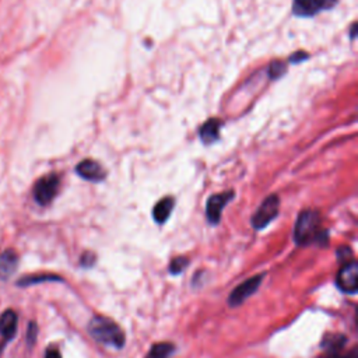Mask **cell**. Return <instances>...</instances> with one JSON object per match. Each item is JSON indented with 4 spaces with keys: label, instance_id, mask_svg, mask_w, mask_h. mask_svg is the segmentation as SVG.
Wrapping results in <instances>:
<instances>
[{
    "label": "cell",
    "instance_id": "4",
    "mask_svg": "<svg viewBox=\"0 0 358 358\" xmlns=\"http://www.w3.org/2000/svg\"><path fill=\"white\" fill-rule=\"evenodd\" d=\"M280 210V199L277 194L267 196L260 207L256 210V213L252 217V225L255 229H263L266 228L278 214Z\"/></svg>",
    "mask_w": 358,
    "mask_h": 358
},
{
    "label": "cell",
    "instance_id": "5",
    "mask_svg": "<svg viewBox=\"0 0 358 358\" xmlns=\"http://www.w3.org/2000/svg\"><path fill=\"white\" fill-rule=\"evenodd\" d=\"M337 0H294L292 14L296 17H313L324 10H330Z\"/></svg>",
    "mask_w": 358,
    "mask_h": 358
},
{
    "label": "cell",
    "instance_id": "16",
    "mask_svg": "<svg viewBox=\"0 0 358 358\" xmlns=\"http://www.w3.org/2000/svg\"><path fill=\"white\" fill-rule=\"evenodd\" d=\"M187 259H185V257H175L172 262H171V264H169V271L172 273V274H179V273H182L185 268H186V266H187Z\"/></svg>",
    "mask_w": 358,
    "mask_h": 358
},
{
    "label": "cell",
    "instance_id": "6",
    "mask_svg": "<svg viewBox=\"0 0 358 358\" xmlns=\"http://www.w3.org/2000/svg\"><path fill=\"white\" fill-rule=\"evenodd\" d=\"M234 196H235V193L232 190L221 192V193L210 196V199L207 200V204H206V215H207V220L210 224L215 225L220 222L222 208L234 199Z\"/></svg>",
    "mask_w": 358,
    "mask_h": 358
},
{
    "label": "cell",
    "instance_id": "12",
    "mask_svg": "<svg viewBox=\"0 0 358 358\" xmlns=\"http://www.w3.org/2000/svg\"><path fill=\"white\" fill-rule=\"evenodd\" d=\"M173 206H175L173 197L166 196V197L161 199V200L154 206V208H152L154 221L158 222V224H164V222L169 218V215H171V213H172V210H173Z\"/></svg>",
    "mask_w": 358,
    "mask_h": 358
},
{
    "label": "cell",
    "instance_id": "8",
    "mask_svg": "<svg viewBox=\"0 0 358 358\" xmlns=\"http://www.w3.org/2000/svg\"><path fill=\"white\" fill-rule=\"evenodd\" d=\"M262 278H263V274H259V275H255L252 278H248L246 281H243L242 284H239L229 295L228 298V302L231 306H238L241 305L245 299H248L249 296H252L257 288L260 287L262 284Z\"/></svg>",
    "mask_w": 358,
    "mask_h": 358
},
{
    "label": "cell",
    "instance_id": "17",
    "mask_svg": "<svg viewBox=\"0 0 358 358\" xmlns=\"http://www.w3.org/2000/svg\"><path fill=\"white\" fill-rule=\"evenodd\" d=\"M309 57V55L306 53V52H303V50H298V52H295V53H292L291 56H289V63H301L302 60H305V59H308Z\"/></svg>",
    "mask_w": 358,
    "mask_h": 358
},
{
    "label": "cell",
    "instance_id": "14",
    "mask_svg": "<svg viewBox=\"0 0 358 358\" xmlns=\"http://www.w3.org/2000/svg\"><path fill=\"white\" fill-rule=\"evenodd\" d=\"M173 352V345L169 343H158L152 345L150 352L144 358H169Z\"/></svg>",
    "mask_w": 358,
    "mask_h": 358
},
{
    "label": "cell",
    "instance_id": "10",
    "mask_svg": "<svg viewBox=\"0 0 358 358\" xmlns=\"http://www.w3.org/2000/svg\"><path fill=\"white\" fill-rule=\"evenodd\" d=\"M220 129H221V120L211 117L206 120L200 129H199V137L204 144H213L220 137Z\"/></svg>",
    "mask_w": 358,
    "mask_h": 358
},
{
    "label": "cell",
    "instance_id": "3",
    "mask_svg": "<svg viewBox=\"0 0 358 358\" xmlns=\"http://www.w3.org/2000/svg\"><path fill=\"white\" fill-rule=\"evenodd\" d=\"M60 189V176L49 173L36 180L34 186V199L41 206H48L56 197Z\"/></svg>",
    "mask_w": 358,
    "mask_h": 358
},
{
    "label": "cell",
    "instance_id": "19",
    "mask_svg": "<svg viewBox=\"0 0 358 358\" xmlns=\"http://www.w3.org/2000/svg\"><path fill=\"white\" fill-rule=\"evenodd\" d=\"M45 358H62V357H60V354H59L57 350H49V351L46 352Z\"/></svg>",
    "mask_w": 358,
    "mask_h": 358
},
{
    "label": "cell",
    "instance_id": "11",
    "mask_svg": "<svg viewBox=\"0 0 358 358\" xmlns=\"http://www.w3.org/2000/svg\"><path fill=\"white\" fill-rule=\"evenodd\" d=\"M17 313L13 309H7L0 315V334L4 338H11L17 330Z\"/></svg>",
    "mask_w": 358,
    "mask_h": 358
},
{
    "label": "cell",
    "instance_id": "7",
    "mask_svg": "<svg viewBox=\"0 0 358 358\" xmlns=\"http://www.w3.org/2000/svg\"><path fill=\"white\" fill-rule=\"evenodd\" d=\"M337 287L347 294H355L358 289V264L357 262H348L337 274Z\"/></svg>",
    "mask_w": 358,
    "mask_h": 358
},
{
    "label": "cell",
    "instance_id": "13",
    "mask_svg": "<svg viewBox=\"0 0 358 358\" xmlns=\"http://www.w3.org/2000/svg\"><path fill=\"white\" fill-rule=\"evenodd\" d=\"M18 259L17 255L14 253V250H6L0 255V278H7L10 277L15 267H17Z\"/></svg>",
    "mask_w": 358,
    "mask_h": 358
},
{
    "label": "cell",
    "instance_id": "15",
    "mask_svg": "<svg viewBox=\"0 0 358 358\" xmlns=\"http://www.w3.org/2000/svg\"><path fill=\"white\" fill-rule=\"evenodd\" d=\"M285 70H287L285 63H282L280 60H274L268 66V77L271 80H277V78H280L285 73Z\"/></svg>",
    "mask_w": 358,
    "mask_h": 358
},
{
    "label": "cell",
    "instance_id": "1",
    "mask_svg": "<svg viewBox=\"0 0 358 358\" xmlns=\"http://www.w3.org/2000/svg\"><path fill=\"white\" fill-rule=\"evenodd\" d=\"M88 331L96 341L102 344L112 345L116 348H120L124 344V334L122 329L108 317H103V316L92 317L88 324Z\"/></svg>",
    "mask_w": 358,
    "mask_h": 358
},
{
    "label": "cell",
    "instance_id": "9",
    "mask_svg": "<svg viewBox=\"0 0 358 358\" xmlns=\"http://www.w3.org/2000/svg\"><path fill=\"white\" fill-rule=\"evenodd\" d=\"M76 172L78 176L90 182H101L106 178L105 168L95 159H83L76 166Z\"/></svg>",
    "mask_w": 358,
    "mask_h": 358
},
{
    "label": "cell",
    "instance_id": "2",
    "mask_svg": "<svg viewBox=\"0 0 358 358\" xmlns=\"http://www.w3.org/2000/svg\"><path fill=\"white\" fill-rule=\"evenodd\" d=\"M319 238H323V232L320 231V215L313 210L301 211L294 229L295 242L298 245H306Z\"/></svg>",
    "mask_w": 358,
    "mask_h": 358
},
{
    "label": "cell",
    "instance_id": "20",
    "mask_svg": "<svg viewBox=\"0 0 358 358\" xmlns=\"http://www.w3.org/2000/svg\"><path fill=\"white\" fill-rule=\"evenodd\" d=\"M355 24H352V27H351V39H354L355 38Z\"/></svg>",
    "mask_w": 358,
    "mask_h": 358
},
{
    "label": "cell",
    "instance_id": "18",
    "mask_svg": "<svg viewBox=\"0 0 358 358\" xmlns=\"http://www.w3.org/2000/svg\"><path fill=\"white\" fill-rule=\"evenodd\" d=\"M94 260H95V256H94L92 253H85V255L83 256V259H81V263H83L84 266H91V264L94 263Z\"/></svg>",
    "mask_w": 358,
    "mask_h": 358
}]
</instances>
